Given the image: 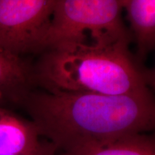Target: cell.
<instances>
[{"mask_svg":"<svg viewBox=\"0 0 155 155\" xmlns=\"http://www.w3.org/2000/svg\"><path fill=\"white\" fill-rule=\"evenodd\" d=\"M22 107L40 136L63 152L144 133L155 126L151 90L110 96L35 89Z\"/></svg>","mask_w":155,"mask_h":155,"instance_id":"obj_1","label":"cell"},{"mask_svg":"<svg viewBox=\"0 0 155 155\" xmlns=\"http://www.w3.org/2000/svg\"><path fill=\"white\" fill-rule=\"evenodd\" d=\"M57 42L34 64L37 87L48 91L119 96L150 91L154 73L129 50V32Z\"/></svg>","mask_w":155,"mask_h":155,"instance_id":"obj_2","label":"cell"},{"mask_svg":"<svg viewBox=\"0 0 155 155\" xmlns=\"http://www.w3.org/2000/svg\"><path fill=\"white\" fill-rule=\"evenodd\" d=\"M122 10L121 0H57L45 49L59 42L86 38L87 32L96 36L127 31Z\"/></svg>","mask_w":155,"mask_h":155,"instance_id":"obj_3","label":"cell"},{"mask_svg":"<svg viewBox=\"0 0 155 155\" xmlns=\"http://www.w3.org/2000/svg\"><path fill=\"white\" fill-rule=\"evenodd\" d=\"M57 0H0V48L22 56L45 49Z\"/></svg>","mask_w":155,"mask_h":155,"instance_id":"obj_4","label":"cell"},{"mask_svg":"<svg viewBox=\"0 0 155 155\" xmlns=\"http://www.w3.org/2000/svg\"><path fill=\"white\" fill-rule=\"evenodd\" d=\"M36 88L34 64L0 48V106L22 107Z\"/></svg>","mask_w":155,"mask_h":155,"instance_id":"obj_5","label":"cell"},{"mask_svg":"<svg viewBox=\"0 0 155 155\" xmlns=\"http://www.w3.org/2000/svg\"><path fill=\"white\" fill-rule=\"evenodd\" d=\"M38 129L31 120L0 106V155L32 152L40 147Z\"/></svg>","mask_w":155,"mask_h":155,"instance_id":"obj_6","label":"cell"},{"mask_svg":"<svg viewBox=\"0 0 155 155\" xmlns=\"http://www.w3.org/2000/svg\"><path fill=\"white\" fill-rule=\"evenodd\" d=\"M141 62L155 45V0H121Z\"/></svg>","mask_w":155,"mask_h":155,"instance_id":"obj_7","label":"cell"},{"mask_svg":"<svg viewBox=\"0 0 155 155\" xmlns=\"http://www.w3.org/2000/svg\"><path fill=\"white\" fill-rule=\"evenodd\" d=\"M58 155H155V139L154 136L134 134Z\"/></svg>","mask_w":155,"mask_h":155,"instance_id":"obj_8","label":"cell"},{"mask_svg":"<svg viewBox=\"0 0 155 155\" xmlns=\"http://www.w3.org/2000/svg\"><path fill=\"white\" fill-rule=\"evenodd\" d=\"M57 151V148L53 143L50 142V141H46V142H42L40 147H39L38 150L34 152L12 155H56Z\"/></svg>","mask_w":155,"mask_h":155,"instance_id":"obj_9","label":"cell"}]
</instances>
